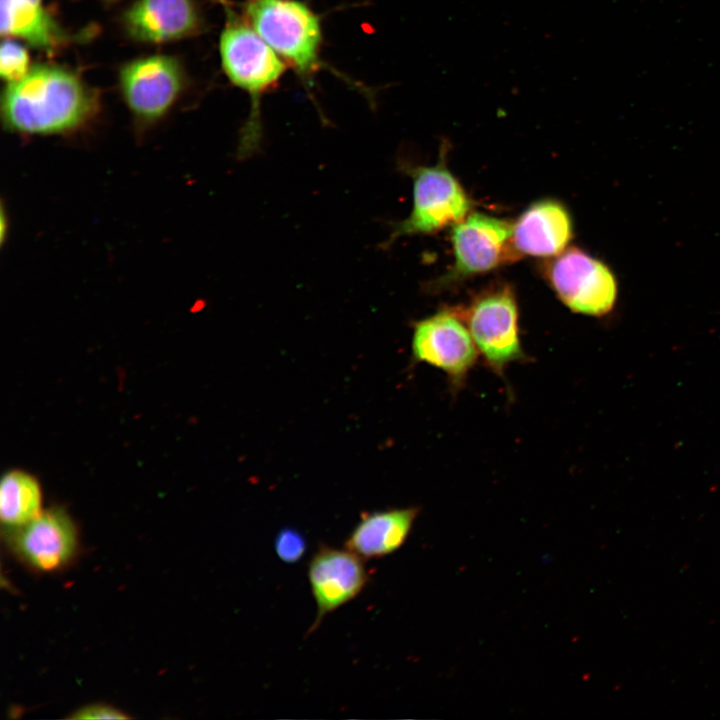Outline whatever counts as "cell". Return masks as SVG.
Segmentation results:
<instances>
[{
    "label": "cell",
    "instance_id": "d6986e66",
    "mask_svg": "<svg viewBox=\"0 0 720 720\" xmlns=\"http://www.w3.org/2000/svg\"><path fill=\"white\" fill-rule=\"evenodd\" d=\"M69 718L71 719H126L127 715L118 709L104 705L93 704L84 706L75 711Z\"/></svg>",
    "mask_w": 720,
    "mask_h": 720
},
{
    "label": "cell",
    "instance_id": "7a4b0ae2",
    "mask_svg": "<svg viewBox=\"0 0 720 720\" xmlns=\"http://www.w3.org/2000/svg\"><path fill=\"white\" fill-rule=\"evenodd\" d=\"M220 2L226 16L219 39L221 65L231 83L247 93L251 102L237 149L238 157L245 159L257 152L261 143L260 99L278 84L287 65L243 15L227 0Z\"/></svg>",
    "mask_w": 720,
    "mask_h": 720
},
{
    "label": "cell",
    "instance_id": "ac0fdd59",
    "mask_svg": "<svg viewBox=\"0 0 720 720\" xmlns=\"http://www.w3.org/2000/svg\"><path fill=\"white\" fill-rule=\"evenodd\" d=\"M274 550L282 562L294 564L303 558L307 550V541L297 529L283 528L274 539Z\"/></svg>",
    "mask_w": 720,
    "mask_h": 720
},
{
    "label": "cell",
    "instance_id": "7c38bea8",
    "mask_svg": "<svg viewBox=\"0 0 720 720\" xmlns=\"http://www.w3.org/2000/svg\"><path fill=\"white\" fill-rule=\"evenodd\" d=\"M8 540L12 549L28 564L49 571L62 567L72 558L77 533L67 513L53 508L24 525L11 527Z\"/></svg>",
    "mask_w": 720,
    "mask_h": 720
},
{
    "label": "cell",
    "instance_id": "8992f818",
    "mask_svg": "<svg viewBox=\"0 0 720 720\" xmlns=\"http://www.w3.org/2000/svg\"><path fill=\"white\" fill-rule=\"evenodd\" d=\"M122 98L138 128L164 118L181 96L186 74L174 56L154 54L121 66L118 75Z\"/></svg>",
    "mask_w": 720,
    "mask_h": 720
},
{
    "label": "cell",
    "instance_id": "9c48e42d",
    "mask_svg": "<svg viewBox=\"0 0 720 720\" xmlns=\"http://www.w3.org/2000/svg\"><path fill=\"white\" fill-rule=\"evenodd\" d=\"M451 241L455 263L445 282L491 271L521 256L505 220L472 213L455 224Z\"/></svg>",
    "mask_w": 720,
    "mask_h": 720
},
{
    "label": "cell",
    "instance_id": "3957f363",
    "mask_svg": "<svg viewBox=\"0 0 720 720\" xmlns=\"http://www.w3.org/2000/svg\"><path fill=\"white\" fill-rule=\"evenodd\" d=\"M243 16L260 37L300 76L320 68L322 26L301 0H245Z\"/></svg>",
    "mask_w": 720,
    "mask_h": 720
},
{
    "label": "cell",
    "instance_id": "5bb4252c",
    "mask_svg": "<svg viewBox=\"0 0 720 720\" xmlns=\"http://www.w3.org/2000/svg\"><path fill=\"white\" fill-rule=\"evenodd\" d=\"M415 507L366 512L345 540V548L364 560L397 551L407 540L417 517Z\"/></svg>",
    "mask_w": 720,
    "mask_h": 720
},
{
    "label": "cell",
    "instance_id": "6da1fadb",
    "mask_svg": "<svg viewBox=\"0 0 720 720\" xmlns=\"http://www.w3.org/2000/svg\"><path fill=\"white\" fill-rule=\"evenodd\" d=\"M97 91L66 67L38 63L1 95L3 127L24 136L67 135L85 127L99 111Z\"/></svg>",
    "mask_w": 720,
    "mask_h": 720
},
{
    "label": "cell",
    "instance_id": "5b68a950",
    "mask_svg": "<svg viewBox=\"0 0 720 720\" xmlns=\"http://www.w3.org/2000/svg\"><path fill=\"white\" fill-rule=\"evenodd\" d=\"M413 205L409 216L395 223L383 243L387 248L399 237L431 234L465 219L471 209L466 192L442 162L413 167Z\"/></svg>",
    "mask_w": 720,
    "mask_h": 720
},
{
    "label": "cell",
    "instance_id": "9a60e30c",
    "mask_svg": "<svg viewBox=\"0 0 720 720\" xmlns=\"http://www.w3.org/2000/svg\"><path fill=\"white\" fill-rule=\"evenodd\" d=\"M0 24L3 38L22 40L46 53L56 52L71 41L43 0H1Z\"/></svg>",
    "mask_w": 720,
    "mask_h": 720
},
{
    "label": "cell",
    "instance_id": "4fadbf2b",
    "mask_svg": "<svg viewBox=\"0 0 720 720\" xmlns=\"http://www.w3.org/2000/svg\"><path fill=\"white\" fill-rule=\"evenodd\" d=\"M572 237V223L565 207L555 200L529 206L512 225V240L521 254L557 256Z\"/></svg>",
    "mask_w": 720,
    "mask_h": 720
},
{
    "label": "cell",
    "instance_id": "ffe728a7",
    "mask_svg": "<svg viewBox=\"0 0 720 720\" xmlns=\"http://www.w3.org/2000/svg\"><path fill=\"white\" fill-rule=\"evenodd\" d=\"M104 1H105V2H109V3H113V2H116V1H119V0H104Z\"/></svg>",
    "mask_w": 720,
    "mask_h": 720
},
{
    "label": "cell",
    "instance_id": "8fae6325",
    "mask_svg": "<svg viewBox=\"0 0 720 720\" xmlns=\"http://www.w3.org/2000/svg\"><path fill=\"white\" fill-rule=\"evenodd\" d=\"M121 24L135 42L164 44L198 34L203 17L197 0H135L122 14Z\"/></svg>",
    "mask_w": 720,
    "mask_h": 720
},
{
    "label": "cell",
    "instance_id": "277c9868",
    "mask_svg": "<svg viewBox=\"0 0 720 720\" xmlns=\"http://www.w3.org/2000/svg\"><path fill=\"white\" fill-rule=\"evenodd\" d=\"M456 312L465 322L477 350L496 373L502 375L511 363L525 358L519 337L517 301L510 286L486 289Z\"/></svg>",
    "mask_w": 720,
    "mask_h": 720
},
{
    "label": "cell",
    "instance_id": "2e32d148",
    "mask_svg": "<svg viewBox=\"0 0 720 720\" xmlns=\"http://www.w3.org/2000/svg\"><path fill=\"white\" fill-rule=\"evenodd\" d=\"M41 489L30 474L12 470L0 485V517L8 528L24 525L41 513Z\"/></svg>",
    "mask_w": 720,
    "mask_h": 720
},
{
    "label": "cell",
    "instance_id": "e0dca14e",
    "mask_svg": "<svg viewBox=\"0 0 720 720\" xmlns=\"http://www.w3.org/2000/svg\"><path fill=\"white\" fill-rule=\"evenodd\" d=\"M27 49L13 38H3L0 48V76L6 83L15 82L31 68Z\"/></svg>",
    "mask_w": 720,
    "mask_h": 720
},
{
    "label": "cell",
    "instance_id": "52a82bcc",
    "mask_svg": "<svg viewBox=\"0 0 720 720\" xmlns=\"http://www.w3.org/2000/svg\"><path fill=\"white\" fill-rule=\"evenodd\" d=\"M546 272L558 298L573 312L602 316L615 305L614 274L603 262L578 248L558 254Z\"/></svg>",
    "mask_w": 720,
    "mask_h": 720
},
{
    "label": "cell",
    "instance_id": "ba28073f",
    "mask_svg": "<svg viewBox=\"0 0 720 720\" xmlns=\"http://www.w3.org/2000/svg\"><path fill=\"white\" fill-rule=\"evenodd\" d=\"M477 347L456 310H444L415 323L412 354L415 360L444 371L450 383L461 387L477 360Z\"/></svg>",
    "mask_w": 720,
    "mask_h": 720
},
{
    "label": "cell",
    "instance_id": "30bf717a",
    "mask_svg": "<svg viewBox=\"0 0 720 720\" xmlns=\"http://www.w3.org/2000/svg\"><path fill=\"white\" fill-rule=\"evenodd\" d=\"M364 559L348 549L320 544L308 564L307 577L316 603V617L308 634L323 618L355 599L366 587L369 574Z\"/></svg>",
    "mask_w": 720,
    "mask_h": 720
}]
</instances>
